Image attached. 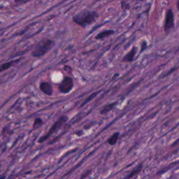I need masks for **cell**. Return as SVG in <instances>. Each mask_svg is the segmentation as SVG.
Returning <instances> with one entry per match:
<instances>
[{
    "label": "cell",
    "instance_id": "5bb4252c",
    "mask_svg": "<svg viewBox=\"0 0 179 179\" xmlns=\"http://www.w3.org/2000/svg\"><path fill=\"white\" fill-rule=\"evenodd\" d=\"M178 165H179V160H178V161H176V162H174L173 163L170 164V165H169L168 166H167V167H165V168H164L163 169L160 171H159L158 173H157V174H163L164 172L167 171L171 169L175 168L176 166Z\"/></svg>",
    "mask_w": 179,
    "mask_h": 179
},
{
    "label": "cell",
    "instance_id": "7a4b0ae2",
    "mask_svg": "<svg viewBox=\"0 0 179 179\" xmlns=\"http://www.w3.org/2000/svg\"><path fill=\"white\" fill-rule=\"evenodd\" d=\"M55 45L54 40L51 39H43L38 41L31 51V56L36 58L44 57Z\"/></svg>",
    "mask_w": 179,
    "mask_h": 179
},
{
    "label": "cell",
    "instance_id": "52a82bcc",
    "mask_svg": "<svg viewBox=\"0 0 179 179\" xmlns=\"http://www.w3.org/2000/svg\"><path fill=\"white\" fill-rule=\"evenodd\" d=\"M137 51H138V49H137V46L132 47V49L124 56V57L122 58V62H132L134 60V57H135L137 53Z\"/></svg>",
    "mask_w": 179,
    "mask_h": 179
},
{
    "label": "cell",
    "instance_id": "7c38bea8",
    "mask_svg": "<svg viewBox=\"0 0 179 179\" xmlns=\"http://www.w3.org/2000/svg\"><path fill=\"white\" fill-rule=\"evenodd\" d=\"M18 61H19V59L10 61V62H5V63H4V64H2L1 66V72H4V71H6V70H8V69H9L10 68L12 67L16 62H18Z\"/></svg>",
    "mask_w": 179,
    "mask_h": 179
},
{
    "label": "cell",
    "instance_id": "ffe728a7",
    "mask_svg": "<svg viewBox=\"0 0 179 179\" xmlns=\"http://www.w3.org/2000/svg\"><path fill=\"white\" fill-rule=\"evenodd\" d=\"M177 9L179 11V0L178 1V3H177Z\"/></svg>",
    "mask_w": 179,
    "mask_h": 179
},
{
    "label": "cell",
    "instance_id": "277c9868",
    "mask_svg": "<svg viewBox=\"0 0 179 179\" xmlns=\"http://www.w3.org/2000/svg\"><path fill=\"white\" fill-rule=\"evenodd\" d=\"M74 87V83L73 79L70 76H65L62 81L59 84V91L62 94H68L72 90Z\"/></svg>",
    "mask_w": 179,
    "mask_h": 179
},
{
    "label": "cell",
    "instance_id": "8fae6325",
    "mask_svg": "<svg viewBox=\"0 0 179 179\" xmlns=\"http://www.w3.org/2000/svg\"><path fill=\"white\" fill-rule=\"evenodd\" d=\"M119 137H120V132H115V133L107 139V143L111 146L115 145V144L117 143L118 141Z\"/></svg>",
    "mask_w": 179,
    "mask_h": 179
},
{
    "label": "cell",
    "instance_id": "6da1fadb",
    "mask_svg": "<svg viewBox=\"0 0 179 179\" xmlns=\"http://www.w3.org/2000/svg\"><path fill=\"white\" fill-rule=\"evenodd\" d=\"M98 18L99 14L97 11L85 9L74 15L72 17V20L80 27L86 28L96 22Z\"/></svg>",
    "mask_w": 179,
    "mask_h": 179
},
{
    "label": "cell",
    "instance_id": "ba28073f",
    "mask_svg": "<svg viewBox=\"0 0 179 179\" xmlns=\"http://www.w3.org/2000/svg\"><path fill=\"white\" fill-rule=\"evenodd\" d=\"M115 31L113 29H107V30H104L101 32L98 33L95 36L96 40H103L104 39L108 37V36H110L114 34Z\"/></svg>",
    "mask_w": 179,
    "mask_h": 179
},
{
    "label": "cell",
    "instance_id": "5b68a950",
    "mask_svg": "<svg viewBox=\"0 0 179 179\" xmlns=\"http://www.w3.org/2000/svg\"><path fill=\"white\" fill-rule=\"evenodd\" d=\"M174 27V13L171 9H169L167 11L165 16V31L168 34L169 31Z\"/></svg>",
    "mask_w": 179,
    "mask_h": 179
},
{
    "label": "cell",
    "instance_id": "9c48e42d",
    "mask_svg": "<svg viewBox=\"0 0 179 179\" xmlns=\"http://www.w3.org/2000/svg\"><path fill=\"white\" fill-rule=\"evenodd\" d=\"M142 169H143V164L142 163L139 164V165H137L135 168L133 169L130 172V174H129L127 175L125 178H133V177L138 175L139 174L141 171Z\"/></svg>",
    "mask_w": 179,
    "mask_h": 179
},
{
    "label": "cell",
    "instance_id": "30bf717a",
    "mask_svg": "<svg viewBox=\"0 0 179 179\" xmlns=\"http://www.w3.org/2000/svg\"><path fill=\"white\" fill-rule=\"evenodd\" d=\"M118 104L117 102H112L111 104H108L107 105H105L103 107V109L100 111V113L102 115H106V114L108 113L109 112H110L112 109H113L115 108L116 104Z\"/></svg>",
    "mask_w": 179,
    "mask_h": 179
},
{
    "label": "cell",
    "instance_id": "4fadbf2b",
    "mask_svg": "<svg viewBox=\"0 0 179 179\" xmlns=\"http://www.w3.org/2000/svg\"><path fill=\"white\" fill-rule=\"evenodd\" d=\"M43 125H44V121H43L42 119L39 117L36 118L35 120H34V123H33V126H32L33 130H37L38 128L41 127Z\"/></svg>",
    "mask_w": 179,
    "mask_h": 179
},
{
    "label": "cell",
    "instance_id": "44dd1931",
    "mask_svg": "<svg viewBox=\"0 0 179 179\" xmlns=\"http://www.w3.org/2000/svg\"><path fill=\"white\" fill-rule=\"evenodd\" d=\"M93 1H95V0H93Z\"/></svg>",
    "mask_w": 179,
    "mask_h": 179
},
{
    "label": "cell",
    "instance_id": "ac0fdd59",
    "mask_svg": "<svg viewBox=\"0 0 179 179\" xmlns=\"http://www.w3.org/2000/svg\"><path fill=\"white\" fill-rule=\"evenodd\" d=\"M179 146V139H177L176 141L173 144H172V146L174 147V146Z\"/></svg>",
    "mask_w": 179,
    "mask_h": 179
},
{
    "label": "cell",
    "instance_id": "e0dca14e",
    "mask_svg": "<svg viewBox=\"0 0 179 179\" xmlns=\"http://www.w3.org/2000/svg\"><path fill=\"white\" fill-rule=\"evenodd\" d=\"M32 1V0H14L15 4H17L18 6H20V5L25 4L29 2V1Z\"/></svg>",
    "mask_w": 179,
    "mask_h": 179
},
{
    "label": "cell",
    "instance_id": "9a60e30c",
    "mask_svg": "<svg viewBox=\"0 0 179 179\" xmlns=\"http://www.w3.org/2000/svg\"><path fill=\"white\" fill-rule=\"evenodd\" d=\"M101 92V90H99V91H97V92H94V93H92V94H91V95H90L89 97H87V98L85 99V102H84L82 104H81L80 107H83L84 105H85L86 104H87V103H88L89 102H90V101L92 100V99H93L94 98V97H95L96 96H97V94H99V92Z\"/></svg>",
    "mask_w": 179,
    "mask_h": 179
},
{
    "label": "cell",
    "instance_id": "8992f818",
    "mask_svg": "<svg viewBox=\"0 0 179 179\" xmlns=\"http://www.w3.org/2000/svg\"><path fill=\"white\" fill-rule=\"evenodd\" d=\"M39 89L43 93L48 96H52L53 94V86L49 82H41L39 85Z\"/></svg>",
    "mask_w": 179,
    "mask_h": 179
},
{
    "label": "cell",
    "instance_id": "2e32d148",
    "mask_svg": "<svg viewBox=\"0 0 179 179\" xmlns=\"http://www.w3.org/2000/svg\"><path fill=\"white\" fill-rule=\"evenodd\" d=\"M121 9L124 11L125 10H129L130 9V4L129 3H127L125 1H121Z\"/></svg>",
    "mask_w": 179,
    "mask_h": 179
},
{
    "label": "cell",
    "instance_id": "d6986e66",
    "mask_svg": "<svg viewBox=\"0 0 179 179\" xmlns=\"http://www.w3.org/2000/svg\"><path fill=\"white\" fill-rule=\"evenodd\" d=\"M90 171H88L87 172V174H89L88 173H90ZM86 176H87V175H83L82 176H81V178H83V177H86Z\"/></svg>",
    "mask_w": 179,
    "mask_h": 179
},
{
    "label": "cell",
    "instance_id": "3957f363",
    "mask_svg": "<svg viewBox=\"0 0 179 179\" xmlns=\"http://www.w3.org/2000/svg\"><path fill=\"white\" fill-rule=\"evenodd\" d=\"M68 120V117L67 115H62L61 117H59L58 120L56 121L52 125V127L50 128L49 132L46 133V134L40 137L38 140V143H44L46 141H47L53 134H54L55 132H57L58 131L60 130L62 127V126L66 123V122Z\"/></svg>",
    "mask_w": 179,
    "mask_h": 179
}]
</instances>
